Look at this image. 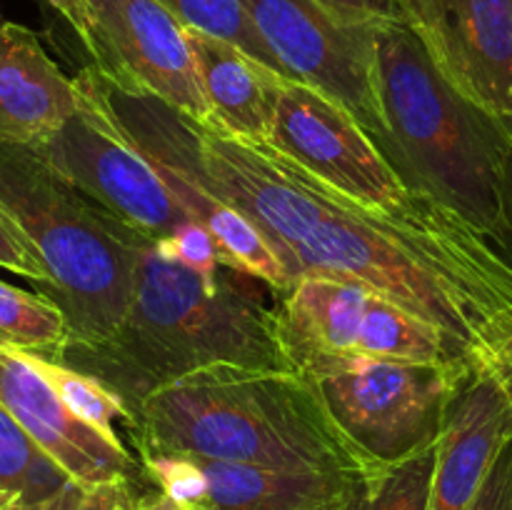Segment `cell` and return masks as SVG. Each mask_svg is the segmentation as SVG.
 Returning <instances> with one entry per match:
<instances>
[{
	"label": "cell",
	"instance_id": "cell-1",
	"mask_svg": "<svg viewBox=\"0 0 512 510\" xmlns=\"http://www.w3.org/2000/svg\"><path fill=\"white\" fill-rule=\"evenodd\" d=\"M103 88L135 148L243 213L290 285L308 275L365 285L440 325L470 363L512 330V260L448 205L370 208L273 145L200 125L163 100L125 95L105 80Z\"/></svg>",
	"mask_w": 512,
	"mask_h": 510
},
{
	"label": "cell",
	"instance_id": "cell-2",
	"mask_svg": "<svg viewBox=\"0 0 512 510\" xmlns=\"http://www.w3.org/2000/svg\"><path fill=\"white\" fill-rule=\"evenodd\" d=\"M140 455H198L288 473L370 475L373 463L298 370L215 365L160 385L130 408Z\"/></svg>",
	"mask_w": 512,
	"mask_h": 510
},
{
	"label": "cell",
	"instance_id": "cell-3",
	"mask_svg": "<svg viewBox=\"0 0 512 510\" xmlns=\"http://www.w3.org/2000/svg\"><path fill=\"white\" fill-rule=\"evenodd\" d=\"M215 283L148 240L135 265L123 323L105 343L68 348L60 363L103 380L133 408L160 385L215 365L293 370L280 350L275 308L230 270Z\"/></svg>",
	"mask_w": 512,
	"mask_h": 510
},
{
	"label": "cell",
	"instance_id": "cell-4",
	"mask_svg": "<svg viewBox=\"0 0 512 510\" xmlns=\"http://www.w3.org/2000/svg\"><path fill=\"white\" fill-rule=\"evenodd\" d=\"M378 90L385 130L373 140L400 180L503 248L512 125L455 90L403 20L378 25Z\"/></svg>",
	"mask_w": 512,
	"mask_h": 510
},
{
	"label": "cell",
	"instance_id": "cell-5",
	"mask_svg": "<svg viewBox=\"0 0 512 510\" xmlns=\"http://www.w3.org/2000/svg\"><path fill=\"white\" fill-rule=\"evenodd\" d=\"M0 203L48 268L40 293L63 308L70 348L105 343L123 323L138 255L153 238L85 198L30 145L0 143Z\"/></svg>",
	"mask_w": 512,
	"mask_h": 510
},
{
	"label": "cell",
	"instance_id": "cell-6",
	"mask_svg": "<svg viewBox=\"0 0 512 510\" xmlns=\"http://www.w3.org/2000/svg\"><path fill=\"white\" fill-rule=\"evenodd\" d=\"M470 370L468 360L353 358L308 378L350 443L375 468H385L438 443L448 405Z\"/></svg>",
	"mask_w": 512,
	"mask_h": 510
},
{
	"label": "cell",
	"instance_id": "cell-7",
	"mask_svg": "<svg viewBox=\"0 0 512 510\" xmlns=\"http://www.w3.org/2000/svg\"><path fill=\"white\" fill-rule=\"evenodd\" d=\"M75 83L83 103L58 133L33 145L40 158L85 198L148 238H168L193 223L155 165L125 135L98 70L90 65Z\"/></svg>",
	"mask_w": 512,
	"mask_h": 510
},
{
	"label": "cell",
	"instance_id": "cell-8",
	"mask_svg": "<svg viewBox=\"0 0 512 510\" xmlns=\"http://www.w3.org/2000/svg\"><path fill=\"white\" fill-rule=\"evenodd\" d=\"M290 80L355 115L370 138L385 130L378 90V25L350 23L320 0H243Z\"/></svg>",
	"mask_w": 512,
	"mask_h": 510
},
{
	"label": "cell",
	"instance_id": "cell-9",
	"mask_svg": "<svg viewBox=\"0 0 512 510\" xmlns=\"http://www.w3.org/2000/svg\"><path fill=\"white\" fill-rule=\"evenodd\" d=\"M268 145L370 208L413 213L438 203L400 180L350 110L300 80H283Z\"/></svg>",
	"mask_w": 512,
	"mask_h": 510
},
{
	"label": "cell",
	"instance_id": "cell-10",
	"mask_svg": "<svg viewBox=\"0 0 512 510\" xmlns=\"http://www.w3.org/2000/svg\"><path fill=\"white\" fill-rule=\"evenodd\" d=\"M88 55L110 88L163 100L200 125H215L185 25L158 0H88Z\"/></svg>",
	"mask_w": 512,
	"mask_h": 510
},
{
	"label": "cell",
	"instance_id": "cell-11",
	"mask_svg": "<svg viewBox=\"0 0 512 510\" xmlns=\"http://www.w3.org/2000/svg\"><path fill=\"white\" fill-rule=\"evenodd\" d=\"M455 90L512 125V0H395Z\"/></svg>",
	"mask_w": 512,
	"mask_h": 510
},
{
	"label": "cell",
	"instance_id": "cell-12",
	"mask_svg": "<svg viewBox=\"0 0 512 510\" xmlns=\"http://www.w3.org/2000/svg\"><path fill=\"white\" fill-rule=\"evenodd\" d=\"M0 403L25 433L80 485L133 480L143 473L123 440H113L80 420L53 385L13 350H0Z\"/></svg>",
	"mask_w": 512,
	"mask_h": 510
},
{
	"label": "cell",
	"instance_id": "cell-13",
	"mask_svg": "<svg viewBox=\"0 0 512 510\" xmlns=\"http://www.w3.org/2000/svg\"><path fill=\"white\" fill-rule=\"evenodd\" d=\"M510 440L512 395L473 365L438 435L428 510H468Z\"/></svg>",
	"mask_w": 512,
	"mask_h": 510
},
{
	"label": "cell",
	"instance_id": "cell-14",
	"mask_svg": "<svg viewBox=\"0 0 512 510\" xmlns=\"http://www.w3.org/2000/svg\"><path fill=\"white\" fill-rule=\"evenodd\" d=\"M373 290L343 278L308 275L280 293L275 323L285 360L310 375L360 358L358 340Z\"/></svg>",
	"mask_w": 512,
	"mask_h": 510
},
{
	"label": "cell",
	"instance_id": "cell-15",
	"mask_svg": "<svg viewBox=\"0 0 512 510\" xmlns=\"http://www.w3.org/2000/svg\"><path fill=\"white\" fill-rule=\"evenodd\" d=\"M83 95L53 63L38 35L18 23L0 28V143L40 145L58 133Z\"/></svg>",
	"mask_w": 512,
	"mask_h": 510
},
{
	"label": "cell",
	"instance_id": "cell-16",
	"mask_svg": "<svg viewBox=\"0 0 512 510\" xmlns=\"http://www.w3.org/2000/svg\"><path fill=\"white\" fill-rule=\"evenodd\" d=\"M188 30L200 85L213 108L215 125L250 143H268L275 128L285 75L250 58L223 38Z\"/></svg>",
	"mask_w": 512,
	"mask_h": 510
},
{
	"label": "cell",
	"instance_id": "cell-17",
	"mask_svg": "<svg viewBox=\"0 0 512 510\" xmlns=\"http://www.w3.org/2000/svg\"><path fill=\"white\" fill-rule=\"evenodd\" d=\"M203 488L193 510H343L365 475L288 473L198 458Z\"/></svg>",
	"mask_w": 512,
	"mask_h": 510
},
{
	"label": "cell",
	"instance_id": "cell-18",
	"mask_svg": "<svg viewBox=\"0 0 512 510\" xmlns=\"http://www.w3.org/2000/svg\"><path fill=\"white\" fill-rule=\"evenodd\" d=\"M360 358L398 363H448L468 360L440 325L413 313L383 293H370L358 340Z\"/></svg>",
	"mask_w": 512,
	"mask_h": 510
},
{
	"label": "cell",
	"instance_id": "cell-19",
	"mask_svg": "<svg viewBox=\"0 0 512 510\" xmlns=\"http://www.w3.org/2000/svg\"><path fill=\"white\" fill-rule=\"evenodd\" d=\"M83 490L0 403V493L18 495L23 510H75Z\"/></svg>",
	"mask_w": 512,
	"mask_h": 510
},
{
	"label": "cell",
	"instance_id": "cell-20",
	"mask_svg": "<svg viewBox=\"0 0 512 510\" xmlns=\"http://www.w3.org/2000/svg\"><path fill=\"white\" fill-rule=\"evenodd\" d=\"M70 340L68 318L55 300L0 280V350L60 363Z\"/></svg>",
	"mask_w": 512,
	"mask_h": 510
},
{
	"label": "cell",
	"instance_id": "cell-21",
	"mask_svg": "<svg viewBox=\"0 0 512 510\" xmlns=\"http://www.w3.org/2000/svg\"><path fill=\"white\" fill-rule=\"evenodd\" d=\"M435 450L438 443L365 475L343 510H428Z\"/></svg>",
	"mask_w": 512,
	"mask_h": 510
},
{
	"label": "cell",
	"instance_id": "cell-22",
	"mask_svg": "<svg viewBox=\"0 0 512 510\" xmlns=\"http://www.w3.org/2000/svg\"><path fill=\"white\" fill-rule=\"evenodd\" d=\"M25 358H28V363L53 385L55 393L63 398V403L68 405L80 420L93 425L95 430H100V433L108 435V438L120 440L118 430H115V420L128 423L130 408L115 390H110L103 380L93 378V375L83 373V370L70 368V365L65 363H58V360L38 358V355H25Z\"/></svg>",
	"mask_w": 512,
	"mask_h": 510
},
{
	"label": "cell",
	"instance_id": "cell-23",
	"mask_svg": "<svg viewBox=\"0 0 512 510\" xmlns=\"http://www.w3.org/2000/svg\"><path fill=\"white\" fill-rule=\"evenodd\" d=\"M158 3L165 5L185 28L203 30L215 38L228 40V43L245 50L250 58L260 60L270 70L288 78L280 60L275 58L273 50L268 48L263 35L255 28L243 0H158Z\"/></svg>",
	"mask_w": 512,
	"mask_h": 510
},
{
	"label": "cell",
	"instance_id": "cell-24",
	"mask_svg": "<svg viewBox=\"0 0 512 510\" xmlns=\"http://www.w3.org/2000/svg\"><path fill=\"white\" fill-rule=\"evenodd\" d=\"M160 253H165L168 258L180 260L183 265H188L190 270L203 275L208 283H215L223 268V260H220L218 243H215L213 235L203 228L200 223H185L180 225L175 233H170L168 238L155 240Z\"/></svg>",
	"mask_w": 512,
	"mask_h": 510
},
{
	"label": "cell",
	"instance_id": "cell-25",
	"mask_svg": "<svg viewBox=\"0 0 512 510\" xmlns=\"http://www.w3.org/2000/svg\"><path fill=\"white\" fill-rule=\"evenodd\" d=\"M0 268L35 283L38 293L48 285V268L38 248L3 203H0Z\"/></svg>",
	"mask_w": 512,
	"mask_h": 510
},
{
	"label": "cell",
	"instance_id": "cell-26",
	"mask_svg": "<svg viewBox=\"0 0 512 510\" xmlns=\"http://www.w3.org/2000/svg\"><path fill=\"white\" fill-rule=\"evenodd\" d=\"M468 510H512V440L500 453Z\"/></svg>",
	"mask_w": 512,
	"mask_h": 510
},
{
	"label": "cell",
	"instance_id": "cell-27",
	"mask_svg": "<svg viewBox=\"0 0 512 510\" xmlns=\"http://www.w3.org/2000/svg\"><path fill=\"white\" fill-rule=\"evenodd\" d=\"M135 500L138 495L133 493V480H108L88 485L75 510H135Z\"/></svg>",
	"mask_w": 512,
	"mask_h": 510
},
{
	"label": "cell",
	"instance_id": "cell-28",
	"mask_svg": "<svg viewBox=\"0 0 512 510\" xmlns=\"http://www.w3.org/2000/svg\"><path fill=\"white\" fill-rule=\"evenodd\" d=\"M473 365L493 375V378L512 395V330L503 333L500 338L490 340V343L475 355Z\"/></svg>",
	"mask_w": 512,
	"mask_h": 510
},
{
	"label": "cell",
	"instance_id": "cell-29",
	"mask_svg": "<svg viewBox=\"0 0 512 510\" xmlns=\"http://www.w3.org/2000/svg\"><path fill=\"white\" fill-rule=\"evenodd\" d=\"M325 8L333 10L340 18L350 23H383V20H398L395 0H320Z\"/></svg>",
	"mask_w": 512,
	"mask_h": 510
},
{
	"label": "cell",
	"instance_id": "cell-30",
	"mask_svg": "<svg viewBox=\"0 0 512 510\" xmlns=\"http://www.w3.org/2000/svg\"><path fill=\"white\" fill-rule=\"evenodd\" d=\"M45 3L73 28L83 48L88 50L90 43H93V23H90L88 0H45Z\"/></svg>",
	"mask_w": 512,
	"mask_h": 510
},
{
	"label": "cell",
	"instance_id": "cell-31",
	"mask_svg": "<svg viewBox=\"0 0 512 510\" xmlns=\"http://www.w3.org/2000/svg\"><path fill=\"white\" fill-rule=\"evenodd\" d=\"M135 510H193V508H188V505H183V503H178V500L168 498L163 490L155 488L153 493H145V495H140L138 500H135Z\"/></svg>",
	"mask_w": 512,
	"mask_h": 510
},
{
	"label": "cell",
	"instance_id": "cell-32",
	"mask_svg": "<svg viewBox=\"0 0 512 510\" xmlns=\"http://www.w3.org/2000/svg\"><path fill=\"white\" fill-rule=\"evenodd\" d=\"M503 248L512 260V160L508 170V180H505V235H503Z\"/></svg>",
	"mask_w": 512,
	"mask_h": 510
},
{
	"label": "cell",
	"instance_id": "cell-33",
	"mask_svg": "<svg viewBox=\"0 0 512 510\" xmlns=\"http://www.w3.org/2000/svg\"><path fill=\"white\" fill-rule=\"evenodd\" d=\"M0 510H23V500L13 493H0Z\"/></svg>",
	"mask_w": 512,
	"mask_h": 510
},
{
	"label": "cell",
	"instance_id": "cell-34",
	"mask_svg": "<svg viewBox=\"0 0 512 510\" xmlns=\"http://www.w3.org/2000/svg\"><path fill=\"white\" fill-rule=\"evenodd\" d=\"M0 28H3V23H0Z\"/></svg>",
	"mask_w": 512,
	"mask_h": 510
}]
</instances>
